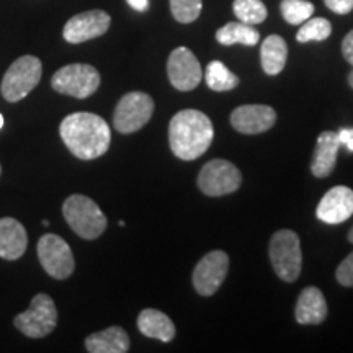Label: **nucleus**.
I'll use <instances>...</instances> for the list:
<instances>
[{"label": "nucleus", "mask_w": 353, "mask_h": 353, "mask_svg": "<svg viewBox=\"0 0 353 353\" xmlns=\"http://www.w3.org/2000/svg\"><path fill=\"white\" fill-rule=\"evenodd\" d=\"M59 134L69 151L81 161H94L103 156L112 143L108 123L99 114L87 112L65 117L59 126Z\"/></svg>", "instance_id": "f257e3e1"}, {"label": "nucleus", "mask_w": 353, "mask_h": 353, "mask_svg": "<svg viewBox=\"0 0 353 353\" xmlns=\"http://www.w3.org/2000/svg\"><path fill=\"white\" fill-rule=\"evenodd\" d=\"M213 138V123L198 110H182L170 120V149L182 161H195L203 156L210 149Z\"/></svg>", "instance_id": "f03ea898"}, {"label": "nucleus", "mask_w": 353, "mask_h": 353, "mask_svg": "<svg viewBox=\"0 0 353 353\" xmlns=\"http://www.w3.org/2000/svg\"><path fill=\"white\" fill-rule=\"evenodd\" d=\"M64 219L79 237L94 241L107 229V216L85 195H70L63 205Z\"/></svg>", "instance_id": "7ed1b4c3"}, {"label": "nucleus", "mask_w": 353, "mask_h": 353, "mask_svg": "<svg viewBox=\"0 0 353 353\" xmlns=\"http://www.w3.org/2000/svg\"><path fill=\"white\" fill-rule=\"evenodd\" d=\"M268 254L273 270L281 280L286 283L298 280L303 267V252L296 232L291 229H281L273 234Z\"/></svg>", "instance_id": "20e7f679"}, {"label": "nucleus", "mask_w": 353, "mask_h": 353, "mask_svg": "<svg viewBox=\"0 0 353 353\" xmlns=\"http://www.w3.org/2000/svg\"><path fill=\"white\" fill-rule=\"evenodd\" d=\"M41 61L37 56L26 54L13 61V64L3 76L2 87H0L3 99L12 103L25 99L41 81Z\"/></svg>", "instance_id": "39448f33"}, {"label": "nucleus", "mask_w": 353, "mask_h": 353, "mask_svg": "<svg viewBox=\"0 0 353 353\" xmlns=\"http://www.w3.org/2000/svg\"><path fill=\"white\" fill-rule=\"evenodd\" d=\"M13 324L26 337H46L56 329L57 324V309L54 301L44 293L37 294L32 299L30 307L13 319Z\"/></svg>", "instance_id": "423d86ee"}, {"label": "nucleus", "mask_w": 353, "mask_h": 353, "mask_svg": "<svg viewBox=\"0 0 353 353\" xmlns=\"http://www.w3.org/2000/svg\"><path fill=\"white\" fill-rule=\"evenodd\" d=\"M56 92L74 99H88L100 85V74L90 64H69L61 68L51 79Z\"/></svg>", "instance_id": "0eeeda50"}, {"label": "nucleus", "mask_w": 353, "mask_h": 353, "mask_svg": "<svg viewBox=\"0 0 353 353\" xmlns=\"http://www.w3.org/2000/svg\"><path fill=\"white\" fill-rule=\"evenodd\" d=\"M154 113V100L144 92H130L118 101L113 114L114 130L121 134L139 131Z\"/></svg>", "instance_id": "6e6552de"}, {"label": "nucleus", "mask_w": 353, "mask_h": 353, "mask_svg": "<svg viewBox=\"0 0 353 353\" xmlns=\"http://www.w3.org/2000/svg\"><path fill=\"white\" fill-rule=\"evenodd\" d=\"M242 175L232 162L214 159L206 162L198 175V187L208 196H224L239 190Z\"/></svg>", "instance_id": "1a4fd4ad"}, {"label": "nucleus", "mask_w": 353, "mask_h": 353, "mask_svg": "<svg viewBox=\"0 0 353 353\" xmlns=\"http://www.w3.org/2000/svg\"><path fill=\"white\" fill-rule=\"evenodd\" d=\"M38 257L46 273L56 280H65L74 273L72 250L63 237L56 234H44L38 242Z\"/></svg>", "instance_id": "9d476101"}, {"label": "nucleus", "mask_w": 353, "mask_h": 353, "mask_svg": "<svg viewBox=\"0 0 353 353\" xmlns=\"http://www.w3.org/2000/svg\"><path fill=\"white\" fill-rule=\"evenodd\" d=\"M229 270V257L223 250H213L206 254L196 263L193 272V286L201 296H213L223 281L226 280Z\"/></svg>", "instance_id": "9b49d317"}, {"label": "nucleus", "mask_w": 353, "mask_h": 353, "mask_svg": "<svg viewBox=\"0 0 353 353\" xmlns=\"http://www.w3.org/2000/svg\"><path fill=\"white\" fill-rule=\"evenodd\" d=\"M167 76L172 85L180 92H190L200 85L203 70L200 61L188 48L180 46L170 52L167 61Z\"/></svg>", "instance_id": "f8f14e48"}, {"label": "nucleus", "mask_w": 353, "mask_h": 353, "mask_svg": "<svg viewBox=\"0 0 353 353\" xmlns=\"http://www.w3.org/2000/svg\"><path fill=\"white\" fill-rule=\"evenodd\" d=\"M112 17L103 10H88L74 15L64 25L63 37L70 44H81L108 32Z\"/></svg>", "instance_id": "ddd939ff"}, {"label": "nucleus", "mask_w": 353, "mask_h": 353, "mask_svg": "<svg viewBox=\"0 0 353 353\" xmlns=\"http://www.w3.org/2000/svg\"><path fill=\"white\" fill-rule=\"evenodd\" d=\"M275 121V110L268 105H242L231 113L232 128L242 134H260L272 130Z\"/></svg>", "instance_id": "4468645a"}, {"label": "nucleus", "mask_w": 353, "mask_h": 353, "mask_svg": "<svg viewBox=\"0 0 353 353\" xmlns=\"http://www.w3.org/2000/svg\"><path fill=\"white\" fill-rule=\"evenodd\" d=\"M353 214V190L348 187L330 188L319 205H317L316 216L325 224H341L350 219Z\"/></svg>", "instance_id": "2eb2a0df"}, {"label": "nucleus", "mask_w": 353, "mask_h": 353, "mask_svg": "<svg viewBox=\"0 0 353 353\" xmlns=\"http://www.w3.org/2000/svg\"><path fill=\"white\" fill-rule=\"evenodd\" d=\"M341 149V141L339 134L334 131L321 132L317 138L314 157L311 162V172L317 179L329 176L337 164V154Z\"/></svg>", "instance_id": "dca6fc26"}, {"label": "nucleus", "mask_w": 353, "mask_h": 353, "mask_svg": "<svg viewBox=\"0 0 353 353\" xmlns=\"http://www.w3.org/2000/svg\"><path fill=\"white\" fill-rule=\"evenodd\" d=\"M327 303H325L324 294L316 286H309L304 288L303 293L299 294L296 309H294V316H296L298 324L303 325H317L322 324L327 317Z\"/></svg>", "instance_id": "f3484780"}, {"label": "nucleus", "mask_w": 353, "mask_h": 353, "mask_svg": "<svg viewBox=\"0 0 353 353\" xmlns=\"http://www.w3.org/2000/svg\"><path fill=\"white\" fill-rule=\"evenodd\" d=\"M28 247L26 229L20 221L13 218L0 219V257L19 260Z\"/></svg>", "instance_id": "a211bd4d"}, {"label": "nucleus", "mask_w": 353, "mask_h": 353, "mask_svg": "<svg viewBox=\"0 0 353 353\" xmlns=\"http://www.w3.org/2000/svg\"><path fill=\"white\" fill-rule=\"evenodd\" d=\"M85 348L90 353H126L130 350V337L125 329L113 325L88 335L85 339Z\"/></svg>", "instance_id": "6ab92c4d"}, {"label": "nucleus", "mask_w": 353, "mask_h": 353, "mask_svg": "<svg viewBox=\"0 0 353 353\" xmlns=\"http://www.w3.org/2000/svg\"><path fill=\"white\" fill-rule=\"evenodd\" d=\"M139 332L149 339L161 342H170L175 337V325L172 319L157 309H144L138 316Z\"/></svg>", "instance_id": "aec40b11"}, {"label": "nucleus", "mask_w": 353, "mask_h": 353, "mask_svg": "<svg viewBox=\"0 0 353 353\" xmlns=\"http://www.w3.org/2000/svg\"><path fill=\"white\" fill-rule=\"evenodd\" d=\"M288 59V46L286 41L278 34H270L263 39L260 46V61L262 69L268 76H278L285 69Z\"/></svg>", "instance_id": "412c9836"}, {"label": "nucleus", "mask_w": 353, "mask_h": 353, "mask_svg": "<svg viewBox=\"0 0 353 353\" xmlns=\"http://www.w3.org/2000/svg\"><path fill=\"white\" fill-rule=\"evenodd\" d=\"M216 41L223 46L232 44H244V46H255L260 41V33L252 25L242 23V21H231L216 32Z\"/></svg>", "instance_id": "4be33fe9"}, {"label": "nucleus", "mask_w": 353, "mask_h": 353, "mask_svg": "<svg viewBox=\"0 0 353 353\" xmlns=\"http://www.w3.org/2000/svg\"><path fill=\"white\" fill-rule=\"evenodd\" d=\"M205 81L206 85L214 92H228L239 85V77L231 72L221 61H211L206 65Z\"/></svg>", "instance_id": "5701e85b"}, {"label": "nucleus", "mask_w": 353, "mask_h": 353, "mask_svg": "<svg viewBox=\"0 0 353 353\" xmlns=\"http://www.w3.org/2000/svg\"><path fill=\"white\" fill-rule=\"evenodd\" d=\"M232 10L239 21L247 25H259L267 20L268 10L262 0H234Z\"/></svg>", "instance_id": "b1692460"}, {"label": "nucleus", "mask_w": 353, "mask_h": 353, "mask_svg": "<svg viewBox=\"0 0 353 353\" xmlns=\"http://www.w3.org/2000/svg\"><path fill=\"white\" fill-rule=\"evenodd\" d=\"M332 33V25L329 20L316 17V19H307L301 23V28L296 33L298 43H311V41H324Z\"/></svg>", "instance_id": "393cba45"}, {"label": "nucleus", "mask_w": 353, "mask_h": 353, "mask_svg": "<svg viewBox=\"0 0 353 353\" xmlns=\"http://www.w3.org/2000/svg\"><path fill=\"white\" fill-rule=\"evenodd\" d=\"M280 10L290 25H301L314 13V6L309 0H281Z\"/></svg>", "instance_id": "a878e982"}, {"label": "nucleus", "mask_w": 353, "mask_h": 353, "mask_svg": "<svg viewBox=\"0 0 353 353\" xmlns=\"http://www.w3.org/2000/svg\"><path fill=\"white\" fill-rule=\"evenodd\" d=\"M201 8L203 0H170V12L179 23H193Z\"/></svg>", "instance_id": "bb28decb"}, {"label": "nucleus", "mask_w": 353, "mask_h": 353, "mask_svg": "<svg viewBox=\"0 0 353 353\" xmlns=\"http://www.w3.org/2000/svg\"><path fill=\"white\" fill-rule=\"evenodd\" d=\"M335 278L342 286L352 288L353 286V252L348 254L343 262L339 265L337 272H335Z\"/></svg>", "instance_id": "cd10ccee"}, {"label": "nucleus", "mask_w": 353, "mask_h": 353, "mask_svg": "<svg viewBox=\"0 0 353 353\" xmlns=\"http://www.w3.org/2000/svg\"><path fill=\"white\" fill-rule=\"evenodd\" d=\"M325 7L337 15H347L353 10V0H324Z\"/></svg>", "instance_id": "c85d7f7f"}, {"label": "nucleus", "mask_w": 353, "mask_h": 353, "mask_svg": "<svg viewBox=\"0 0 353 353\" xmlns=\"http://www.w3.org/2000/svg\"><path fill=\"white\" fill-rule=\"evenodd\" d=\"M342 54L345 57V61L350 65H353V30L350 33H347V37L342 41Z\"/></svg>", "instance_id": "c756f323"}, {"label": "nucleus", "mask_w": 353, "mask_h": 353, "mask_svg": "<svg viewBox=\"0 0 353 353\" xmlns=\"http://www.w3.org/2000/svg\"><path fill=\"white\" fill-rule=\"evenodd\" d=\"M337 134L341 145H345L348 152H353V128H342Z\"/></svg>", "instance_id": "7c9ffc66"}, {"label": "nucleus", "mask_w": 353, "mask_h": 353, "mask_svg": "<svg viewBox=\"0 0 353 353\" xmlns=\"http://www.w3.org/2000/svg\"><path fill=\"white\" fill-rule=\"evenodd\" d=\"M126 2L136 12H145L149 8V0H126Z\"/></svg>", "instance_id": "2f4dec72"}, {"label": "nucleus", "mask_w": 353, "mask_h": 353, "mask_svg": "<svg viewBox=\"0 0 353 353\" xmlns=\"http://www.w3.org/2000/svg\"><path fill=\"white\" fill-rule=\"evenodd\" d=\"M348 85L353 88V70H352L350 74H348Z\"/></svg>", "instance_id": "473e14b6"}, {"label": "nucleus", "mask_w": 353, "mask_h": 353, "mask_svg": "<svg viewBox=\"0 0 353 353\" xmlns=\"http://www.w3.org/2000/svg\"><path fill=\"white\" fill-rule=\"evenodd\" d=\"M348 242H352L353 244V228L350 229V232H348Z\"/></svg>", "instance_id": "72a5a7b5"}, {"label": "nucleus", "mask_w": 353, "mask_h": 353, "mask_svg": "<svg viewBox=\"0 0 353 353\" xmlns=\"http://www.w3.org/2000/svg\"><path fill=\"white\" fill-rule=\"evenodd\" d=\"M2 126H3V117L0 114V130H2Z\"/></svg>", "instance_id": "f704fd0d"}, {"label": "nucleus", "mask_w": 353, "mask_h": 353, "mask_svg": "<svg viewBox=\"0 0 353 353\" xmlns=\"http://www.w3.org/2000/svg\"><path fill=\"white\" fill-rule=\"evenodd\" d=\"M0 174H2V167H0Z\"/></svg>", "instance_id": "c9c22d12"}]
</instances>
